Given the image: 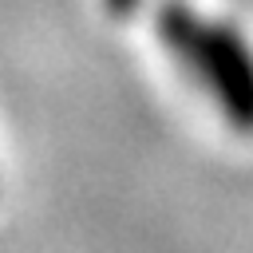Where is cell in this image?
<instances>
[{
  "label": "cell",
  "mask_w": 253,
  "mask_h": 253,
  "mask_svg": "<svg viewBox=\"0 0 253 253\" xmlns=\"http://www.w3.org/2000/svg\"><path fill=\"white\" fill-rule=\"evenodd\" d=\"M146 0H103V8L111 12V16H119V20H126V16H134L138 8H142Z\"/></svg>",
  "instance_id": "2"
},
{
  "label": "cell",
  "mask_w": 253,
  "mask_h": 253,
  "mask_svg": "<svg viewBox=\"0 0 253 253\" xmlns=\"http://www.w3.org/2000/svg\"><path fill=\"white\" fill-rule=\"evenodd\" d=\"M154 32L166 55L198 83L221 119L253 134V43L225 16H210L190 0H162L154 12Z\"/></svg>",
  "instance_id": "1"
}]
</instances>
